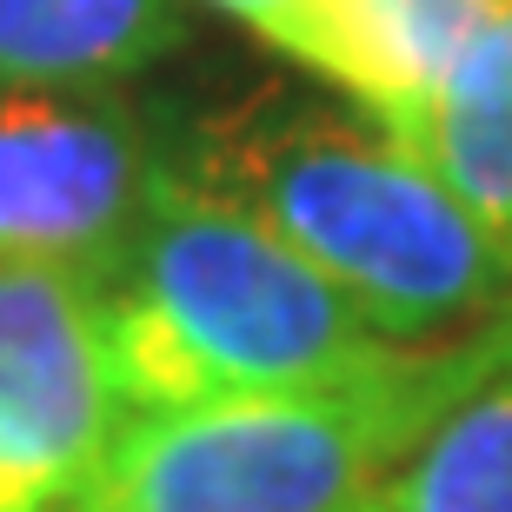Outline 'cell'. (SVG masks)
I'll return each mask as SVG.
<instances>
[{
  "instance_id": "1",
  "label": "cell",
  "mask_w": 512,
  "mask_h": 512,
  "mask_svg": "<svg viewBox=\"0 0 512 512\" xmlns=\"http://www.w3.org/2000/svg\"><path fill=\"white\" fill-rule=\"evenodd\" d=\"M167 167L313 260L393 346H446L512 313V266L360 107L253 87L173 114Z\"/></svg>"
},
{
  "instance_id": "2",
  "label": "cell",
  "mask_w": 512,
  "mask_h": 512,
  "mask_svg": "<svg viewBox=\"0 0 512 512\" xmlns=\"http://www.w3.org/2000/svg\"><path fill=\"white\" fill-rule=\"evenodd\" d=\"M100 306L133 413L320 386L406 353L280 233L173 167Z\"/></svg>"
},
{
  "instance_id": "3",
  "label": "cell",
  "mask_w": 512,
  "mask_h": 512,
  "mask_svg": "<svg viewBox=\"0 0 512 512\" xmlns=\"http://www.w3.org/2000/svg\"><path fill=\"white\" fill-rule=\"evenodd\" d=\"M473 340L406 346L320 386L133 413L67 512H366L459 393Z\"/></svg>"
},
{
  "instance_id": "4",
  "label": "cell",
  "mask_w": 512,
  "mask_h": 512,
  "mask_svg": "<svg viewBox=\"0 0 512 512\" xmlns=\"http://www.w3.org/2000/svg\"><path fill=\"white\" fill-rule=\"evenodd\" d=\"M173 107L140 87L0 94V266L107 286L167 173Z\"/></svg>"
},
{
  "instance_id": "5",
  "label": "cell",
  "mask_w": 512,
  "mask_h": 512,
  "mask_svg": "<svg viewBox=\"0 0 512 512\" xmlns=\"http://www.w3.org/2000/svg\"><path fill=\"white\" fill-rule=\"evenodd\" d=\"M100 286L0 266V512H67L127 433Z\"/></svg>"
},
{
  "instance_id": "6",
  "label": "cell",
  "mask_w": 512,
  "mask_h": 512,
  "mask_svg": "<svg viewBox=\"0 0 512 512\" xmlns=\"http://www.w3.org/2000/svg\"><path fill=\"white\" fill-rule=\"evenodd\" d=\"M506 14L512 0H293L253 34L406 147L453 60Z\"/></svg>"
},
{
  "instance_id": "7",
  "label": "cell",
  "mask_w": 512,
  "mask_h": 512,
  "mask_svg": "<svg viewBox=\"0 0 512 512\" xmlns=\"http://www.w3.org/2000/svg\"><path fill=\"white\" fill-rule=\"evenodd\" d=\"M187 40V0H0V94L140 87Z\"/></svg>"
},
{
  "instance_id": "8",
  "label": "cell",
  "mask_w": 512,
  "mask_h": 512,
  "mask_svg": "<svg viewBox=\"0 0 512 512\" xmlns=\"http://www.w3.org/2000/svg\"><path fill=\"white\" fill-rule=\"evenodd\" d=\"M366 512H512V313L479 326L459 393Z\"/></svg>"
},
{
  "instance_id": "9",
  "label": "cell",
  "mask_w": 512,
  "mask_h": 512,
  "mask_svg": "<svg viewBox=\"0 0 512 512\" xmlns=\"http://www.w3.org/2000/svg\"><path fill=\"white\" fill-rule=\"evenodd\" d=\"M399 153L433 173L512 266V14L453 60V74L439 80L426 120Z\"/></svg>"
},
{
  "instance_id": "10",
  "label": "cell",
  "mask_w": 512,
  "mask_h": 512,
  "mask_svg": "<svg viewBox=\"0 0 512 512\" xmlns=\"http://www.w3.org/2000/svg\"><path fill=\"white\" fill-rule=\"evenodd\" d=\"M207 7H220V14L247 20V27H260V20H273L280 7H293V0H207Z\"/></svg>"
}]
</instances>
